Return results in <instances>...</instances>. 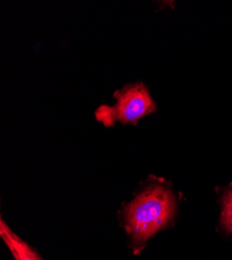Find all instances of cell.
<instances>
[{
  "label": "cell",
  "instance_id": "7a4b0ae2",
  "mask_svg": "<svg viewBox=\"0 0 232 260\" xmlns=\"http://www.w3.org/2000/svg\"><path fill=\"white\" fill-rule=\"evenodd\" d=\"M114 96L117 99L115 105H101L96 111L97 120L107 127L118 121L123 124L136 123L156 110L153 99L143 83L126 85Z\"/></svg>",
  "mask_w": 232,
  "mask_h": 260
},
{
  "label": "cell",
  "instance_id": "3957f363",
  "mask_svg": "<svg viewBox=\"0 0 232 260\" xmlns=\"http://www.w3.org/2000/svg\"><path fill=\"white\" fill-rule=\"evenodd\" d=\"M0 235L16 260H43L34 249L14 233L3 220L0 222Z\"/></svg>",
  "mask_w": 232,
  "mask_h": 260
},
{
  "label": "cell",
  "instance_id": "277c9868",
  "mask_svg": "<svg viewBox=\"0 0 232 260\" xmlns=\"http://www.w3.org/2000/svg\"><path fill=\"white\" fill-rule=\"evenodd\" d=\"M221 224L227 232L232 233V184L229 185L223 196Z\"/></svg>",
  "mask_w": 232,
  "mask_h": 260
},
{
  "label": "cell",
  "instance_id": "6da1fadb",
  "mask_svg": "<svg viewBox=\"0 0 232 260\" xmlns=\"http://www.w3.org/2000/svg\"><path fill=\"white\" fill-rule=\"evenodd\" d=\"M176 202L171 190L162 185H152L125 208V222L134 244L143 246L157 231L172 221Z\"/></svg>",
  "mask_w": 232,
  "mask_h": 260
}]
</instances>
